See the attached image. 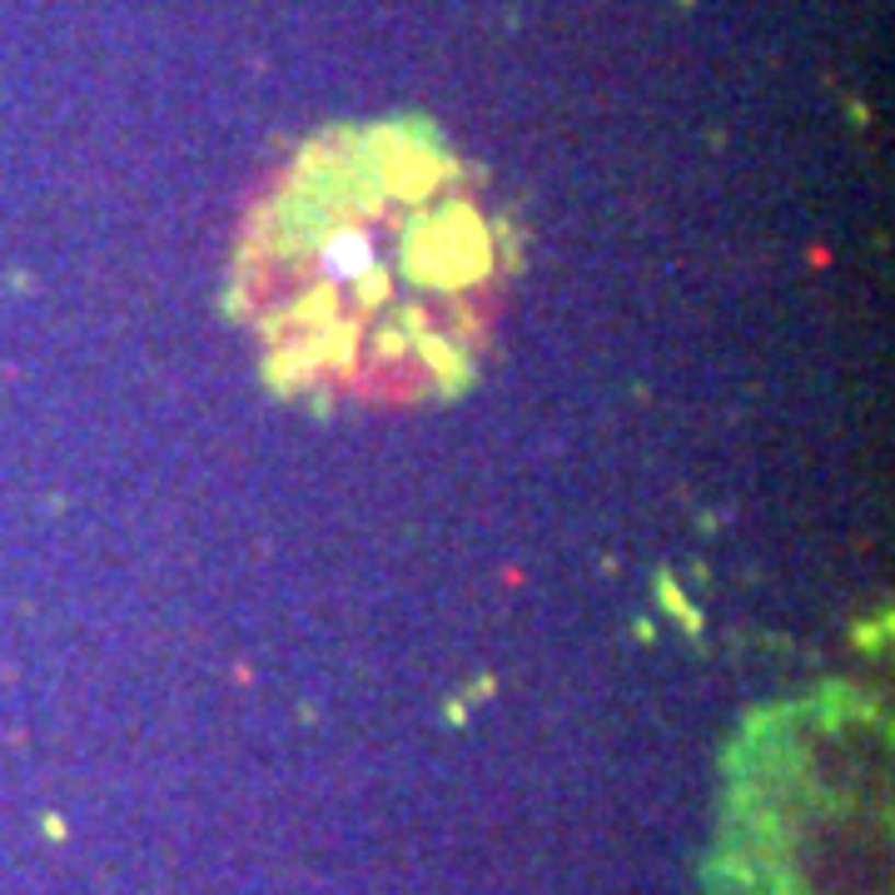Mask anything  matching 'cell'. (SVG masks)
<instances>
[{
    "instance_id": "obj_1",
    "label": "cell",
    "mask_w": 895,
    "mask_h": 895,
    "mask_svg": "<svg viewBox=\"0 0 895 895\" xmlns=\"http://www.w3.org/2000/svg\"><path fill=\"white\" fill-rule=\"evenodd\" d=\"M503 289L507 239L478 190L399 135L313 150L239 249V309L274 383L313 403L448 399Z\"/></svg>"
}]
</instances>
